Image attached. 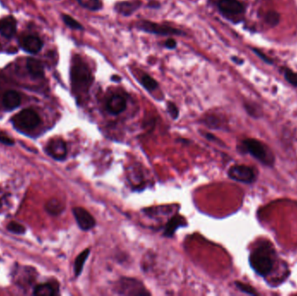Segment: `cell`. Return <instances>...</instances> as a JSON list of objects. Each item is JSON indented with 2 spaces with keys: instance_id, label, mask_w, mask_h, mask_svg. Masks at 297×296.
<instances>
[{
  "instance_id": "7a4b0ae2",
  "label": "cell",
  "mask_w": 297,
  "mask_h": 296,
  "mask_svg": "<svg viewBox=\"0 0 297 296\" xmlns=\"http://www.w3.org/2000/svg\"><path fill=\"white\" fill-rule=\"evenodd\" d=\"M70 79L73 92L84 94L88 92L92 83V73L88 66L80 58L75 57L70 68Z\"/></svg>"
},
{
  "instance_id": "cb8c5ba5",
  "label": "cell",
  "mask_w": 297,
  "mask_h": 296,
  "mask_svg": "<svg viewBox=\"0 0 297 296\" xmlns=\"http://www.w3.org/2000/svg\"><path fill=\"white\" fill-rule=\"evenodd\" d=\"M280 20V15L276 11H268L265 16V21L270 26H275Z\"/></svg>"
},
{
  "instance_id": "ba28073f",
  "label": "cell",
  "mask_w": 297,
  "mask_h": 296,
  "mask_svg": "<svg viewBox=\"0 0 297 296\" xmlns=\"http://www.w3.org/2000/svg\"><path fill=\"white\" fill-rule=\"evenodd\" d=\"M72 213H73L75 219L77 221V225L79 226L81 230L87 231L95 227V218L85 208L75 207L72 209Z\"/></svg>"
},
{
  "instance_id": "4dcf8cb0",
  "label": "cell",
  "mask_w": 297,
  "mask_h": 296,
  "mask_svg": "<svg viewBox=\"0 0 297 296\" xmlns=\"http://www.w3.org/2000/svg\"><path fill=\"white\" fill-rule=\"evenodd\" d=\"M176 41L172 39V38H169L165 43V46L168 48V49H174V48L176 47Z\"/></svg>"
},
{
  "instance_id": "52a82bcc",
  "label": "cell",
  "mask_w": 297,
  "mask_h": 296,
  "mask_svg": "<svg viewBox=\"0 0 297 296\" xmlns=\"http://www.w3.org/2000/svg\"><path fill=\"white\" fill-rule=\"evenodd\" d=\"M137 28L146 33H153L157 35H172V34H182L178 30L175 29L170 26L155 24L151 21H140L137 25Z\"/></svg>"
},
{
  "instance_id": "f546056e",
  "label": "cell",
  "mask_w": 297,
  "mask_h": 296,
  "mask_svg": "<svg viewBox=\"0 0 297 296\" xmlns=\"http://www.w3.org/2000/svg\"><path fill=\"white\" fill-rule=\"evenodd\" d=\"M253 51L255 52V53H256V54H257V56H258V57H259V58H261V59H263L264 62L268 63V64H270V65H271V59H269L268 58H267V56L265 55V54H264L262 51H259V50H257V49H253Z\"/></svg>"
},
{
  "instance_id": "30bf717a",
  "label": "cell",
  "mask_w": 297,
  "mask_h": 296,
  "mask_svg": "<svg viewBox=\"0 0 297 296\" xmlns=\"http://www.w3.org/2000/svg\"><path fill=\"white\" fill-rule=\"evenodd\" d=\"M47 153L56 160H63L67 155L66 144L62 139L56 138L48 143Z\"/></svg>"
},
{
  "instance_id": "603a6c76",
  "label": "cell",
  "mask_w": 297,
  "mask_h": 296,
  "mask_svg": "<svg viewBox=\"0 0 297 296\" xmlns=\"http://www.w3.org/2000/svg\"><path fill=\"white\" fill-rule=\"evenodd\" d=\"M63 20L66 26H69L70 28L73 30H83V26H81L77 20H75L73 18L70 17L69 15H63Z\"/></svg>"
},
{
  "instance_id": "e0dca14e",
  "label": "cell",
  "mask_w": 297,
  "mask_h": 296,
  "mask_svg": "<svg viewBox=\"0 0 297 296\" xmlns=\"http://www.w3.org/2000/svg\"><path fill=\"white\" fill-rule=\"evenodd\" d=\"M184 224V219L183 217L179 216H174L165 227V236H168V237L172 236L173 234H175L176 230L181 226H183Z\"/></svg>"
},
{
  "instance_id": "5bb4252c",
  "label": "cell",
  "mask_w": 297,
  "mask_h": 296,
  "mask_svg": "<svg viewBox=\"0 0 297 296\" xmlns=\"http://www.w3.org/2000/svg\"><path fill=\"white\" fill-rule=\"evenodd\" d=\"M3 105L5 110H12L18 108L21 103V97L15 91H8L3 97Z\"/></svg>"
},
{
  "instance_id": "83f0119b",
  "label": "cell",
  "mask_w": 297,
  "mask_h": 296,
  "mask_svg": "<svg viewBox=\"0 0 297 296\" xmlns=\"http://www.w3.org/2000/svg\"><path fill=\"white\" fill-rule=\"evenodd\" d=\"M167 109H168V112H169V115L171 116L173 119H176L177 117H178V115H179V110H178V108L176 106V104L175 103H173V102H168V105H167Z\"/></svg>"
},
{
  "instance_id": "d4e9b609",
  "label": "cell",
  "mask_w": 297,
  "mask_h": 296,
  "mask_svg": "<svg viewBox=\"0 0 297 296\" xmlns=\"http://www.w3.org/2000/svg\"><path fill=\"white\" fill-rule=\"evenodd\" d=\"M7 230L11 233L17 234H25V232H26V229L23 225L18 223H15V222H11L8 224Z\"/></svg>"
},
{
  "instance_id": "f1b7e54d",
  "label": "cell",
  "mask_w": 297,
  "mask_h": 296,
  "mask_svg": "<svg viewBox=\"0 0 297 296\" xmlns=\"http://www.w3.org/2000/svg\"><path fill=\"white\" fill-rule=\"evenodd\" d=\"M0 143H3L4 145H8V146L14 145L13 139H11L10 136H8L6 134H4L3 132H0Z\"/></svg>"
},
{
  "instance_id": "2e32d148",
  "label": "cell",
  "mask_w": 297,
  "mask_h": 296,
  "mask_svg": "<svg viewBox=\"0 0 297 296\" xmlns=\"http://www.w3.org/2000/svg\"><path fill=\"white\" fill-rule=\"evenodd\" d=\"M140 5L141 3L139 1H125V2L118 3L115 8L119 13L125 16H129L136 11Z\"/></svg>"
},
{
  "instance_id": "9a60e30c",
  "label": "cell",
  "mask_w": 297,
  "mask_h": 296,
  "mask_svg": "<svg viewBox=\"0 0 297 296\" xmlns=\"http://www.w3.org/2000/svg\"><path fill=\"white\" fill-rule=\"evenodd\" d=\"M26 67L30 76L33 78H42L44 77V66L43 64L37 59H33V58L27 59Z\"/></svg>"
},
{
  "instance_id": "4316f807",
  "label": "cell",
  "mask_w": 297,
  "mask_h": 296,
  "mask_svg": "<svg viewBox=\"0 0 297 296\" xmlns=\"http://www.w3.org/2000/svg\"><path fill=\"white\" fill-rule=\"evenodd\" d=\"M235 286L237 287V289L239 290H241L242 292L245 293L247 295H250V296H257V294L255 289L253 288H251L250 286L244 284L242 282H235Z\"/></svg>"
},
{
  "instance_id": "7402d4cb",
  "label": "cell",
  "mask_w": 297,
  "mask_h": 296,
  "mask_svg": "<svg viewBox=\"0 0 297 296\" xmlns=\"http://www.w3.org/2000/svg\"><path fill=\"white\" fill-rule=\"evenodd\" d=\"M81 6L91 11H98L102 7L101 0H77Z\"/></svg>"
},
{
  "instance_id": "ac0fdd59",
  "label": "cell",
  "mask_w": 297,
  "mask_h": 296,
  "mask_svg": "<svg viewBox=\"0 0 297 296\" xmlns=\"http://www.w3.org/2000/svg\"><path fill=\"white\" fill-rule=\"evenodd\" d=\"M65 206L58 199H51L45 204V210L52 216H59L64 211Z\"/></svg>"
},
{
  "instance_id": "3957f363",
  "label": "cell",
  "mask_w": 297,
  "mask_h": 296,
  "mask_svg": "<svg viewBox=\"0 0 297 296\" xmlns=\"http://www.w3.org/2000/svg\"><path fill=\"white\" fill-rule=\"evenodd\" d=\"M245 150L252 155L254 158L264 164V165L272 166L274 164L275 158L270 150L267 147L256 139H246L242 142Z\"/></svg>"
},
{
  "instance_id": "8fae6325",
  "label": "cell",
  "mask_w": 297,
  "mask_h": 296,
  "mask_svg": "<svg viewBox=\"0 0 297 296\" xmlns=\"http://www.w3.org/2000/svg\"><path fill=\"white\" fill-rule=\"evenodd\" d=\"M127 107V102L121 95H114L107 101L106 109L111 115H118L125 111Z\"/></svg>"
},
{
  "instance_id": "d6986e66",
  "label": "cell",
  "mask_w": 297,
  "mask_h": 296,
  "mask_svg": "<svg viewBox=\"0 0 297 296\" xmlns=\"http://www.w3.org/2000/svg\"><path fill=\"white\" fill-rule=\"evenodd\" d=\"M90 249H87L84 250L83 252L81 253L79 256H77L76 260H75V263H74V273H75V276L78 277L82 273L83 270V267L85 265L86 260L89 257L90 255Z\"/></svg>"
},
{
  "instance_id": "ffe728a7",
  "label": "cell",
  "mask_w": 297,
  "mask_h": 296,
  "mask_svg": "<svg viewBox=\"0 0 297 296\" xmlns=\"http://www.w3.org/2000/svg\"><path fill=\"white\" fill-rule=\"evenodd\" d=\"M58 289H55L54 286L50 284V283H45V284H41L34 289L33 295L35 296H55L57 294Z\"/></svg>"
},
{
  "instance_id": "8992f818",
  "label": "cell",
  "mask_w": 297,
  "mask_h": 296,
  "mask_svg": "<svg viewBox=\"0 0 297 296\" xmlns=\"http://www.w3.org/2000/svg\"><path fill=\"white\" fill-rule=\"evenodd\" d=\"M231 179L243 183H252L256 180L253 169L246 165H235L231 167L228 173Z\"/></svg>"
},
{
  "instance_id": "277c9868",
  "label": "cell",
  "mask_w": 297,
  "mask_h": 296,
  "mask_svg": "<svg viewBox=\"0 0 297 296\" xmlns=\"http://www.w3.org/2000/svg\"><path fill=\"white\" fill-rule=\"evenodd\" d=\"M117 290L119 295L125 296H148L150 293L143 287L142 282L134 279L122 278L118 282Z\"/></svg>"
},
{
  "instance_id": "6da1fadb",
  "label": "cell",
  "mask_w": 297,
  "mask_h": 296,
  "mask_svg": "<svg viewBox=\"0 0 297 296\" xmlns=\"http://www.w3.org/2000/svg\"><path fill=\"white\" fill-rule=\"evenodd\" d=\"M251 267L261 276H267L275 265V250L268 242L254 249L250 256Z\"/></svg>"
},
{
  "instance_id": "484cf974",
  "label": "cell",
  "mask_w": 297,
  "mask_h": 296,
  "mask_svg": "<svg viewBox=\"0 0 297 296\" xmlns=\"http://www.w3.org/2000/svg\"><path fill=\"white\" fill-rule=\"evenodd\" d=\"M284 77L290 84L297 87V73L294 72L293 70H291V69H284Z\"/></svg>"
},
{
  "instance_id": "9c48e42d",
  "label": "cell",
  "mask_w": 297,
  "mask_h": 296,
  "mask_svg": "<svg viewBox=\"0 0 297 296\" xmlns=\"http://www.w3.org/2000/svg\"><path fill=\"white\" fill-rule=\"evenodd\" d=\"M218 8L223 14L228 16H236L244 11L243 4L238 0H220Z\"/></svg>"
},
{
  "instance_id": "5b68a950",
  "label": "cell",
  "mask_w": 297,
  "mask_h": 296,
  "mask_svg": "<svg viewBox=\"0 0 297 296\" xmlns=\"http://www.w3.org/2000/svg\"><path fill=\"white\" fill-rule=\"evenodd\" d=\"M15 124L26 130H33L40 124V117L36 111L31 109H26L20 111L14 117Z\"/></svg>"
},
{
  "instance_id": "44dd1931",
  "label": "cell",
  "mask_w": 297,
  "mask_h": 296,
  "mask_svg": "<svg viewBox=\"0 0 297 296\" xmlns=\"http://www.w3.org/2000/svg\"><path fill=\"white\" fill-rule=\"evenodd\" d=\"M141 84L148 92L154 91L158 86V82L146 74H144L143 77H141Z\"/></svg>"
},
{
  "instance_id": "7c38bea8",
  "label": "cell",
  "mask_w": 297,
  "mask_h": 296,
  "mask_svg": "<svg viewBox=\"0 0 297 296\" xmlns=\"http://www.w3.org/2000/svg\"><path fill=\"white\" fill-rule=\"evenodd\" d=\"M20 46L26 52L31 54H36L43 48V42L39 37L29 35L23 37L22 40L20 42Z\"/></svg>"
},
{
  "instance_id": "4fadbf2b",
  "label": "cell",
  "mask_w": 297,
  "mask_h": 296,
  "mask_svg": "<svg viewBox=\"0 0 297 296\" xmlns=\"http://www.w3.org/2000/svg\"><path fill=\"white\" fill-rule=\"evenodd\" d=\"M17 32V21L16 19L9 16L0 20V34L6 39H11L14 37Z\"/></svg>"
}]
</instances>
